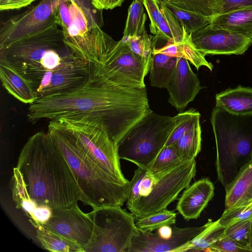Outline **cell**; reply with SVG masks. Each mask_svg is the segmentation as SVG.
Segmentation results:
<instances>
[{"instance_id": "43", "label": "cell", "mask_w": 252, "mask_h": 252, "mask_svg": "<svg viewBox=\"0 0 252 252\" xmlns=\"http://www.w3.org/2000/svg\"><path fill=\"white\" fill-rule=\"evenodd\" d=\"M250 247L252 250V238H251V243H250Z\"/></svg>"}, {"instance_id": "32", "label": "cell", "mask_w": 252, "mask_h": 252, "mask_svg": "<svg viewBox=\"0 0 252 252\" xmlns=\"http://www.w3.org/2000/svg\"><path fill=\"white\" fill-rule=\"evenodd\" d=\"M184 10L213 17L220 14V0H162Z\"/></svg>"}, {"instance_id": "2", "label": "cell", "mask_w": 252, "mask_h": 252, "mask_svg": "<svg viewBox=\"0 0 252 252\" xmlns=\"http://www.w3.org/2000/svg\"><path fill=\"white\" fill-rule=\"evenodd\" d=\"M32 200L53 210L69 208L80 201V192L64 157L47 132L31 136L22 148L16 167Z\"/></svg>"}, {"instance_id": "20", "label": "cell", "mask_w": 252, "mask_h": 252, "mask_svg": "<svg viewBox=\"0 0 252 252\" xmlns=\"http://www.w3.org/2000/svg\"><path fill=\"white\" fill-rule=\"evenodd\" d=\"M0 78L2 86L19 101L31 104L37 99L32 83L14 66L0 58Z\"/></svg>"}, {"instance_id": "4", "label": "cell", "mask_w": 252, "mask_h": 252, "mask_svg": "<svg viewBox=\"0 0 252 252\" xmlns=\"http://www.w3.org/2000/svg\"><path fill=\"white\" fill-rule=\"evenodd\" d=\"M210 121L216 141L218 180L226 190L252 160V114H233L216 106Z\"/></svg>"}, {"instance_id": "38", "label": "cell", "mask_w": 252, "mask_h": 252, "mask_svg": "<svg viewBox=\"0 0 252 252\" xmlns=\"http://www.w3.org/2000/svg\"><path fill=\"white\" fill-rule=\"evenodd\" d=\"M225 233L242 246L250 247L252 219L241 220L228 226Z\"/></svg>"}, {"instance_id": "34", "label": "cell", "mask_w": 252, "mask_h": 252, "mask_svg": "<svg viewBox=\"0 0 252 252\" xmlns=\"http://www.w3.org/2000/svg\"><path fill=\"white\" fill-rule=\"evenodd\" d=\"M183 162L173 145L165 146L147 170L153 174L164 172Z\"/></svg>"}, {"instance_id": "26", "label": "cell", "mask_w": 252, "mask_h": 252, "mask_svg": "<svg viewBox=\"0 0 252 252\" xmlns=\"http://www.w3.org/2000/svg\"><path fill=\"white\" fill-rule=\"evenodd\" d=\"M177 59V57L161 53L153 54L149 71L152 86L166 88L175 71Z\"/></svg>"}, {"instance_id": "22", "label": "cell", "mask_w": 252, "mask_h": 252, "mask_svg": "<svg viewBox=\"0 0 252 252\" xmlns=\"http://www.w3.org/2000/svg\"><path fill=\"white\" fill-rule=\"evenodd\" d=\"M216 106L235 115L252 114V88L238 86L216 95Z\"/></svg>"}, {"instance_id": "11", "label": "cell", "mask_w": 252, "mask_h": 252, "mask_svg": "<svg viewBox=\"0 0 252 252\" xmlns=\"http://www.w3.org/2000/svg\"><path fill=\"white\" fill-rule=\"evenodd\" d=\"M61 0H41L37 4L30 6L24 12L2 23L0 28V50L56 22V10Z\"/></svg>"}, {"instance_id": "19", "label": "cell", "mask_w": 252, "mask_h": 252, "mask_svg": "<svg viewBox=\"0 0 252 252\" xmlns=\"http://www.w3.org/2000/svg\"><path fill=\"white\" fill-rule=\"evenodd\" d=\"M214 194L212 182L207 178L200 179L185 189L178 199L176 209L187 220L196 219Z\"/></svg>"}, {"instance_id": "3", "label": "cell", "mask_w": 252, "mask_h": 252, "mask_svg": "<svg viewBox=\"0 0 252 252\" xmlns=\"http://www.w3.org/2000/svg\"><path fill=\"white\" fill-rule=\"evenodd\" d=\"M47 133L70 168L80 192L81 201L93 209L124 205L129 182L114 177L94 162L62 121H49Z\"/></svg>"}, {"instance_id": "13", "label": "cell", "mask_w": 252, "mask_h": 252, "mask_svg": "<svg viewBox=\"0 0 252 252\" xmlns=\"http://www.w3.org/2000/svg\"><path fill=\"white\" fill-rule=\"evenodd\" d=\"M196 48L206 55H242L252 40L211 24L190 34Z\"/></svg>"}, {"instance_id": "33", "label": "cell", "mask_w": 252, "mask_h": 252, "mask_svg": "<svg viewBox=\"0 0 252 252\" xmlns=\"http://www.w3.org/2000/svg\"><path fill=\"white\" fill-rule=\"evenodd\" d=\"M177 214L167 209L136 218L135 225L143 231H152L164 226L171 225L176 222Z\"/></svg>"}, {"instance_id": "1", "label": "cell", "mask_w": 252, "mask_h": 252, "mask_svg": "<svg viewBox=\"0 0 252 252\" xmlns=\"http://www.w3.org/2000/svg\"><path fill=\"white\" fill-rule=\"evenodd\" d=\"M151 110L146 87H107L90 74L84 85L73 91L38 98L30 104L27 117L32 124L42 119H63L100 125L117 144Z\"/></svg>"}, {"instance_id": "21", "label": "cell", "mask_w": 252, "mask_h": 252, "mask_svg": "<svg viewBox=\"0 0 252 252\" xmlns=\"http://www.w3.org/2000/svg\"><path fill=\"white\" fill-rule=\"evenodd\" d=\"M161 53L173 57H181L190 62L197 70L204 66L211 71L213 65L205 59V55L200 52L193 43L190 34L187 33L180 41L176 43H165L163 45L152 49V54Z\"/></svg>"}, {"instance_id": "6", "label": "cell", "mask_w": 252, "mask_h": 252, "mask_svg": "<svg viewBox=\"0 0 252 252\" xmlns=\"http://www.w3.org/2000/svg\"><path fill=\"white\" fill-rule=\"evenodd\" d=\"M176 125L175 116L161 115L151 110L117 143L120 158L148 170L165 146Z\"/></svg>"}, {"instance_id": "10", "label": "cell", "mask_w": 252, "mask_h": 252, "mask_svg": "<svg viewBox=\"0 0 252 252\" xmlns=\"http://www.w3.org/2000/svg\"><path fill=\"white\" fill-rule=\"evenodd\" d=\"M73 135L77 144L95 164L114 177L128 182L121 167L117 144L105 128L97 124L61 119Z\"/></svg>"}, {"instance_id": "41", "label": "cell", "mask_w": 252, "mask_h": 252, "mask_svg": "<svg viewBox=\"0 0 252 252\" xmlns=\"http://www.w3.org/2000/svg\"><path fill=\"white\" fill-rule=\"evenodd\" d=\"M35 0H0L1 11L19 9L31 4Z\"/></svg>"}, {"instance_id": "18", "label": "cell", "mask_w": 252, "mask_h": 252, "mask_svg": "<svg viewBox=\"0 0 252 252\" xmlns=\"http://www.w3.org/2000/svg\"><path fill=\"white\" fill-rule=\"evenodd\" d=\"M148 13L154 40L176 43L188 33L162 0H142Z\"/></svg>"}, {"instance_id": "5", "label": "cell", "mask_w": 252, "mask_h": 252, "mask_svg": "<svg viewBox=\"0 0 252 252\" xmlns=\"http://www.w3.org/2000/svg\"><path fill=\"white\" fill-rule=\"evenodd\" d=\"M196 173L195 159L153 174L138 167L129 181L127 208L135 218L167 209L179 193L190 185Z\"/></svg>"}, {"instance_id": "35", "label": "cell", "mask_w": 252, "mask_h": 252, "mask_svg": "<svg viewBox=\"0 0 252 252\" xmlns=\"http://www.w3.org/2000/svg\"><path fill=\"white\" fill-rule=\"evenodd\" d=\"M175 116L176 125L165 146L173 145L177 141L197 122L200 121L201 115L198 111L191 108L186 111L179 113Z\"/></svg>"}, {"instance_id": "39", "label": "cell", "mask_w": 252, "mask_h": 252, "mask_svg": "<svg viewBox=\"0 0 252 252\" xmlns=\"http://www.w3.org/2000/svg\"><path fill=\"white\" fill-rule=\"evenodd\" d=\"M213 252H252L250 247L242 246L225 233L216 243Z\"/></svg>"}, {"instance_id": "8", "label": "cell", "mask_w": 252, "mask_h": 252, "mask_svg": "<svg viewBox=\"0 0 252 252\" xmlns=\"http://www.w3.org/2000/svg\"><path fill=\"white\" fill-rule=\"evenodd\" d=\"M89 214L93 233L84 252H128L138 230L131 213L120 206H108L93 209Z\"/></svg>"}, {"instance_id": "7", "label": "cell", "mask_w": 252, "mask_h": 252, "mask_svg": "<svg viewBox=\"0 0 252 252\" xmlns=\"http://www.w3.org/2000/svg\"><path fill=\"white\" fill-rule=\"evenodd\" d=\"M55 22L0 50V58L14 66L32 84L36 91L44 75L40 63L50 50L69 49L62 29Z\"/></svg>"}, {"instance_id": "31", "label": "cell", "mask_w": 252, "mask_h": 252, "mask_svg": "<svg viewBox=\"0 0 252 252\" xmlns=\"http://www.w3.org/2000/svg\"><path fill=\"white\" fill-rule=\"evenodd\" d=\"M163 1V0H162ZM174 14L180 24L183 25L189 34L205 27L211 24L213 17L178 8L171 3L163 1Z\"/></svg>"}, {"instance_id": "9", "label": "cell", "mask_w": 252, "mask_h": 252, "mask_svg": "<svg viewBox=\"0 0 252 252\" xmlns=\"http://www.w3.org/2000/svg\"><path fill=\"white\" fill-rule=\"evenodd\" d=\"M90 74L100 85L109 88H145L148 66L123 39L118 41L102 63L90 64Z\"/></svg>"}, {"instance_id": "23", "label": "cell", "mask_w": 252, "mask_h": 252, "mask_svg": "<svg viewBox=\"0 0 252 252\" xmlns=\"http://www.w3.org/2000/svg\"><path fill=\"white\" fill-rule=\"evenodd\" d=\"M211 24L252 40V6L213 16Z\"/></svg>"}, {"instance_id": "15", "label": "cell", "mask_w": 252, "mask_h": 252, "mask_svg": "<svg viewBox=\"0 0 252 252\" xmlns=\"http://www.w3.org/2000/svg\"><path fill=\"white\" fill-rule=\"evenodd\" d=\"M64 36V42L72 53L90 64L103 63L118 42L103 32L95 21L85 33Z\"/></svg>"}, {"instance_id": "24", "label": "cell", "mask_w": 252, "mask_h": 252, "mask_svg": "<svg viewBox=\"0 0 252 252\" xmlns=\"http://www.w3.org/2000/svg\"><path fill=\"white\" fill-rule=\"evenodd\" d=\"M225 192V209L252 198V160L240 170Z\"/></svg>"}, {"instance_id": "36", "label": "cell", "mask_w": 252, "mask_h": 252, "mask_svg": "<svg viewBox=\"0 0 252 252\" xmlns=\"http://www.w3.org/2000/svg\"><path fill=\"white\" fill-rule=\"evenodd\" d=\"M152 38L147 32L128 39H123L130 49L139 57L148 66L152 59Z\"/></svg>"}, {"instance_id": "25", "label": "cell", "mask_w": 252, "mask_h": 252, "mask_svg": "<svg viewBox=\"0 0 252 252\" xmlns=\"http://www.w3.org/2000/svg\"><path fill=\"white\" fill-rule=\"evenodd\" d=\"M226 228L219 224L218 220L215 221L209 220L205 228L189 242L180 248L177 252H213L214 245L225 234Z\"/></svg>"}, {"instance_id": "30", "label": "cell", "mask_w": 252, "mask_h": 252, "mask_svg": "<svg viewBox=\"0 0 252 252\" xmlns=\"http://www.w3.org/2000/svg\"><path fill=\"white\" fill-rule=\"evenodd\" d=\"M144 7L142 0H133L128 9L123 39L130 38L147 32L145 26L147 16Z\"/></svg>"}, {"instance_id": "27", "label": "cell", "mask_w": 252, "mask_h": 252, "mask_svg": "<svg viewBox=\"0 0 252 252\" xmlns=\"http://www.w3.org/2000/svg\"><path fill=\"white\" fill-rule=\"evenodd\" d=\"M33 226L36 231V238L42 247L54 252H84V248L78 243L49 230L42 224Z\"/></svg>"}, {"instance_id": "37", "label": "cell", "mask_w": 252, "mask_h": 252, "mask_svg": "<svg viewBox=\"0 0 252 252\" xmlns=\"http://www.w3.org/2000/svg\"><path fill=\"white\" fill-rule=\"evenodd\" d=\"M252 219V198L234 207L225 209L218 220L224 227L237 222Z\"/></svg>"}, {"instance_id": "40", "label": "cell", "mask_w": 252, "mask_h": 252, "mask_svg": "<svg viewBox=\"0 0 252 252\" xmlns=\"http://www.w3.org/2000/svg\"><path fill=\"white\" fill-rule=\"evenodd\" d=\"M220 14L252 6V0H220Z\"/></svg>"}, {"instance_id": "17", "label": "cell", "mask_w": 252, "mask_h": 252, "mask_svg": "<svg viewBox=\"0 0 252 252\" xmlns=\"http://www.w3.org/2000/svg\"><path fill=\"white\" fill-rule=\"evenodd\" d=\"M202 87L187 59L178 57L172 78L166 87L168 103L181 112L192 101Z\"/></svg>"}, {"instance_id": "16", "label": "cell", "mask_w": 252, "mask_h": 252, "mask_svg": "<svg viewBox=\"0 0 252 252\" xmlns=\"http://www.w3.org/2000/svg\"><path fill=\"white\" fill-rule=\"evenodd\" d=\"M90 74V63L72 55L53 71L49 85L37 95V99L73 91L84 85Z\"/></svg>"}, {"instance_id": "42", "label": "cell", "mask_w": 252, "mask_h": 252, "mask_svg": "<svg viewBox=\"0 0 252 252\" xmlns=\"http://www.w3.org/2000/svg\"><path fill=\"white\" fill-rule=\"evenodd\" d=\"M93 7L96 10L112 9L120 6L124 0H90Z\"/></svg>"}, {"instance_id": "28", "label": "cell", "mask_w": 252, "mask_h": 252, "mask_svg": "<svg viewBox=\"0 0 252 252\" xmlns=\"http://www.w3.org/2000/svg\"><path fill=\"white\" fill-rule=\"evenodd\" d=\"M9 187L16 207L22 210L30 219H32L33 213L40 205L30 197L22 175L16 167L13 168Z\"/></svg>"}, {"instance_id": "29", "label": "cell", "mask_w": 252, "mask_h": 252, "mask_svg": "<svg viewBox=\"0 0 252 252\" xmlns=\"http://www.w3.org/2000/svg\"><path fill=\"white\" fill-rule=\"evenodd\" d=\"M201 129L200 121L174 144L183 162L195 159L201 150Z\"/></svg>"}, {"instance_id": "12", "label": "cell", "mask_w": 252, "mask_h": 252, "mask_svg": "<svg viewBox=\"0 0 252 252\" xmlns=\"http://www.w3.org/2000/svg\"><path fill=\"white\" fill-rule=\"evenodd\" d=\"M206 224L200 227L180 228L174 224L164 225L156 233L139 229L133 236L128 252H177L199 234Z\"/></svg>"}, {"instance_id": "14", "label": "cell", "mask_w": 252, "mask_h": 252, "mask_svg": "<svg viewBox=\"0 0 252 252\" xmlns=\"http://www.w3.org/2000/svg\"><path fill=\"white\" fill-rule=\"evenodd\" d=\"M42 225L84 248L93 236V220L89 213L82 212L77 204L69 208L53 210L49 220Z\"/></svg>"}]
</instances>
